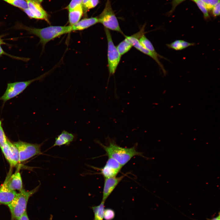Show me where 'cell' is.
<instances>
[{"mask_svg":"<svg viewBox=\"0 0 220 220\" xmlns=\"http://www.w3.org/2000/svg\"><path fill=\"white\" fill-rule=\"evenodd\" d=\"M124 36L131 43L133 46L134 47L138 50L148 56L154 60L161 68L164 74L166 75V70L159 60V58H160V57L154 54L144 47L140 42L139 40V38L136 34L130 36L125 35H124Z\"/></svg>","mask_w":220,"mask_h":220,"instance_id":"9","label":"cell"},{"mask_svg":"<svg viewBox=\"0 0 220 220\" xmlns=\"http://www.w3.org/2000/svg\"><path fill=\"white\" fill-rule=\"evenodd\" d=\"M18 220H29L27 212L23 215Z\"/></svg>","mask_w":220,"mask_h":220,"instance_id":"32","label":"cell"},{"mask_svg":"<svg viewBox=\"0 0 220 220\" xmlns=\"http://www.w3.org/2000/svg\"><path fill=\"white\" fill-rule=\"evenodd\" d=\"M207 220H220V211L218 212V215L216 217H213L211 218H207Z\"/></svg>","mask_w":220,"mask_h":220,"instance_id":"33","label":"cell"},{"mask_svg":"<svg viewBox=\"0 0 220 220\" xmlns=\"http://www.w3.org/2000/svg\"><path fill=\"white\" fill-rule=\"evenodd\" d=\"M43 143L34 144L20 141L13 142L19 152L20 162L26 161L36 155L42 154L41 148Z\"/></svg>","mask_w":220,"mask_h":220,"instance_id":"7","label":"cell"},{"mask_svg":"<svg viewBox=\"0 0 220 220\" xmlns=\"http://www.w3.org/2000/svg\"><path fill=\"white\" fill-rule=\"evenodd\" d=\"M1 148L11 166L14 167L20 162L18 150L13 143L9 140H7L6 143Z\"/></svg>","mask_w":220,"mask_h":220,"instance_id":"8","label":"cell"},{"mask_svg":"<svg viewBox=\"0 0 220 220\" xmlns=\"http://www.w3.org/2000/svg\"><path fill=\"white\" fill-rule=\"evenodd\" d=\"M17 29L26 31L29 33L38 37L39 43L43 47L51 40L63 35L72 32L70 25L67 26H51L42 28L27 27L19 23H17L14 27Z\"/></svg>","mask_w":220,"mask_h":220,"instance_id":"1","label":"cell"},{"mask_svg":"<svg viewBox=\"0 0 220 220\" xmlns=\"http://www.w3.org/2000/svg\"><path fill=\"white\" fill-rule=\"evenodd\" d=\"M27 2L28 9L33 15L34 19L44 20L50 23L48 14L42 7L41 3L31 0H27Z\"/></svg>","mask_w":220,"mask_h":220,"instance_id":"11","label":"cell"},{"mask_svg":"<svg viewBox=\"0 0 220 220\" xmlns=\"http://www.w3.org/2000/svg\"><path fill=\"white\" fill-rule=\"evenodd\" d=\"M115 212L113 210L110 208L105 209L104 218L105 220H112L115 217Z\"/></svg>","mask_w":220,"mask_h":220,"instance_id":"24","label":"cell"},{"mask_svg":"<svg viewBox=\"0 0 220 220\" xmlns=\"http://www.w3.org/2000/svg\"><path fill=\"white\" fill-rule=\"evenodd\" d=\"M47 74V73H45L36 78L27 81L8 83L6 91L0 97V100L2 101L4 103L7 101L21 93L32 82L43 78Z\"/></svg>","mask_w":220,"mask_h":220,"instance_id":"5","label":"cell"},{"mask_svg":"<svg viewBox=\"0 0 220 220\" xmlns=\"http://www.w3.org/2000/svg\"><path fill=\"white\" fill-rule=\"evenodd\" d=\"M40 185L30 191H26L23 189L17 193L12 202L8 205L13 219L18 220L27 212L26 208L28 199L38 191Z\"/></svg>","mask_w":220,"mask_h":220,"instance_id":"3","label":"cell"},{"mask_svg":"<svg viewBox=\"0 0 220 220\" xmlns=\"http://www.w3.org/2000/svg\"><path fill=\"white\" fill-rule=\"evenodd\" d=\"M103 148L108 157L117 161L122 166L126 164L135 156H142L141 152L138 151L135 146L130 148L118 146L114 142L110 141L108 145H105L100 141H97Z\"/></svg>","mask_w":220,"mask_h":220,"instance_id":"2","label":"cell"},{"mask_svg":"<svg viewBox=\"0 0 220 220\" xmlns=\"http://www.w3.org/2000/svg\"><path fill=\"white\" fill-rule=\"evenodd\" d=\"M125 175L105 178L102 201L105 202Z\"/></svg>","mask_w":220,"mask_h":220,"instance_id":"12","label":"cell"},{"mask_svg":"<svg viewBox=\"0 0 220 220\" xmlns=\"http://www.w3.org/2000/svg\"><path fill=\"white\" fill-rule=\"evenodd\" d=\"M15 190L8 188L3 183L0 188V204L8 205L16 196Z\"/></svg>","mask_w":220,"mask_h":220,"instance_id":"14","label":"cell"},{"mask_svg":"<svg viewBox=\"0 0 220 220\" xmlns=\"http://www.w3.org/2000/svg\"><path fill=\"white\" fill-rule=\"evenodd\" d=\"M204 4L208 10H211L213 7L220 0H200Z\"/></svg>","mask_w":220,"mask_h":220,"instance_id":"26","label":"cell"},{"mask_svg":"<svg viewBox=\"0 0 220 220\" xmlns=\"http://www.w3.org/2000/svg\"><path fill=\"white\" fill-rule=\"evenodd\" d=\"M90 0H82V8L84 7L85 6L87 3Z\"/></svg>","mask_w":220,"mask_h":220,"instance_id":"34","label":"cell"},{"mask_svg":"<svg viewBox=\"0 0 220 220\" xmlns=\"http://www.w3.org/2000/svg\"><path fill=\"white\" fill-rule=\"evenodd\" d=\"M6 2L23 10L28 8L27 0H11Z\"/></svg>","mask_w":220,"mask_h":220,"instance_id":"22","label":"cell"},{"mask_svg":"<svg viewBox=\"0 0 220 220\" xmlns=\"http://www.w3.org/2000/svg\"><path fill=\"white\" fill-rule=\"evenodd\" d=\"M98 18V22L102 24L105 28L123 34L112 9L110 0H107L105 7Z\"/></svg>","mask_w":220,"mask_h":220,"instance_id":"4","label":"cell"},{"mask_svg":"<svg viewBox=\"0 0 220 220\" xmlns=\"http://www.w3.org/2000/svg\"></svg>","mask_w":220,"mask_h":220,"instance_id":"38","label":"cell"},{"mask_svg":"<svg viewBox=\"0 0 220 220\" xmlns=\"http://www.w3.org/2000/svg\"><path fill=\"white\" fill-rule=\"evenodd\" d=\"M3 183L8 188L12 190H17L20 191L23 189L22 178L19 172L7 177Z\"/></svg>","mask_w":220,"mask_h":220,"instance_id":"13","label":"cell"},{"mask_svg":"<svg viewBox=\"0 0 220 220\" xmlns=\"http://www.w3.org/2000/svg\"><path fill=\"white\" fill-rule=\"evenodd\" d=\"M52 218L51 217V218H50V219L49 220H52Z\"/></svg>","mask_w":220,"mask_h":220,"instance_id":"36","label":"cell"},{"mask_svg":"<svg viewBox=\"0 0 220 220\" xmlns=\"http://www.w3.org/2000/svg\"><path fill=\"white\" fill-rule=\"evenodd\" d=\"M82 0H72L66 8L68 11L71 10L79 6H82Z\"/></svg>","mask_w":220,"mask_h":220,"instance_id":"27","label":"cell"},{"mask_svg":"<svg viewBox=\"0 0 220 220\" xmlns=\"http://www.w3.org/2000/svg\"><path fill=\"white\" fill-rule=\"evenodd\" d=\"M4 0V1H7V0Z\"/></svg>","mask_w":220,"mask_h":220,"instance_id":"37","label":"cell"},{"mask_svg":"<svg viewBox=\"0 0 220 220\" xmlns=\"http://www.w3.org/2000/svg\"><path fill=\"white\" fill-rule=\"evenodd\" d=\"M6 43L4 42L3 40L2 39L1 37H0V44H6Z\"/></svg>","mask_w":220,"mask_h":220,"instance_id":"35","label":"cell"},{"mask_svg":"<svg viewBox=\"0 0 220 220\" xmlns=\"http://www.w3.org/2000/svg\"><path fill=\"white\" fill-rule=\"evenodd\" d=\"M185 0H173L171 3L172 7L171 10L168 13V14L170 15L174 11L176 7L179 4Z\"/></svg>","mask_w":220,"mask_h":220,"instance_id":"30","label":"cell"},{"mask_svg":"<svg viewBox=\"0 0 220 220\" xmlns=\"http://www.w3.org/2000/svg\"><path fill=\"white\" fill-rule=\"evenodd\" d=\"M133 47V46L128 40L126 38L121 42L116 48L120 55L121 56L129 51Z\"/></svg>","mask_w":220,"mask_h":220,"instance_id":"20","label":"cell"},{"mask_svg":"<svg viewBox=\"0 0 220 220\" xmlns=\"http://www.w3.org/2000/svg\"><path fill=\"white\" fill-rule=\"evenodd\" d=\"M99 2V0H90L83 8L86 10H87L95 7Z\"/></svg>","mask_w":220,"mask_h":220,"instance_id":"28","label":"cell"},{"mask_svg":"<svg viewBox=\"0 0 220 220\" xmlns=\"http://www.w3.org/2000/svg\"><path fill=\"white\" fill-rule=\"evenodd\" d=\"M212 15L214 17H216L220 15V2L216 4L212 8Z\"/></svg>","mask_w":220,"mask_h":220,"instance_id":"31","label":"cell"},{"mask_svg":"<svg viewBox=\"0 0 220 220\" xmlns=\"http://www.w3.org/2000/svg\"><path fill=\"white\" fill-rule=\"evenodd\" d=\"M139 40L141 45L150 51L159 56L161 58L167 60L166 58L157 53L151 42L146 37L144 34L140 38Z\"/></svg>","mask_w":220,"mask_h":220,"instance_id":"19","label":"cell"},{"mask_svg":"<svg viewBox=\"0 0 220 220\" xmlns=\"http://www.w3.org/2000/svg\"><path fill=\"white\" fill-rule=\"evenodd\" d=\"M107 43V57L108 67L110 75L115 72L121 59V55L113 42L111 33L109 30L105 28Z\"/></svg>","mask_w":220,"mask_h":220,"instance_id":"6","label":"cell"},{"mask_svg":"<svg viewBox=\"0 0 220 220\" xmlns=\"http://www.w3.org/2000/svg\"><path fill=\"white\" fill-rule=\"evenodd\" d=\"M105 202L102 201L98 205L93 207L92 208L94 213V220H103L105 210Z\"/></svg>","mask_w":220,"mask_h":220,"instance_id":"21","label":"cell"},{"mask_svg":"<svg viewBox=\"0 0 220 220\" xmlns=\"http://www.w3.org/2000/svg\"><path fill=\"white\" fill-rule=\"evenodd\" d=\"M1 45L0 44V56H1L2 55H6L15 59L20 60L24 61H27L29 60V58L14 56L7 53L2 48Z\"/></svg>","mask_w":220,"mask_h":220,"instance_id":"29","label":"cell"},{"mask_svg":"<svg viewBox=\"0 0 220 220\" xmlns=\"http://www.w3.org/2000/svg\"><path fill=\"white\" fill-rule=\"evenodd\" d=\"M98 23V20L97 17L85 18L79 20L75 24L71 26L72 31L73 32L82 31L87 29Z\"/></svg>","mask_w":220,"mask_h":220,"instance_id":"16","label":"cell"},{"mask_svg":"<svg viewBox=\"0 0 220 220\" xmlns=\"http://www.w3.org/2000/svg\"></svg>","mask_w":220,"mask_h":220,"instance_id":"39","label":"cell"},{"mask_svg":"<svg viewBox=\"0 0 220 220\" xmlns=\"http://www.w3.org/2000/svg\"><path fill=\"white\" fill-rule=\"evenodd\" d=\"M167 46L169 49L176 50H180L189 46H193L195 44L190 43L184 40H177L170 44H167Z\"/></svg>","mask_w":220,"mask_h":220,"instance_id":"18","label":"cell"},{"mask_svg":"<svg viewBox=\"0 0 220 220\" xmlns=\"http://www.w3.org/2000/svg\"><path fill=\"white\" fill-rule=\"evenodd\" d=\"M8 139L5 135L0 120V147L1 148L7 142Z\"/></svg>","mask_w":220,"mask_h":220,"instance_id":"25","label":"cell"},{"mask_svg":"<svg viewBox=\"0 0 220 220\" xmlns=\"http://www.w3.org/2000/svg\"><path fill=\"white\" fill-rule=\"evenodd\" d=\"M75 136L72 134L63 130L61 133L55 138V142L50 148L63 145H69L75 139Z\"/></svg>","mask_w":220,"mask_h":220,"instance_id":"15","label":"cell"},{"mask_svg":"<svg viewBox=\"0 0 220 220\" xmlns=\"http://www.w3.org/2000/svg\"><path fill=\"white\" fill-rule=\"evenodd\" d=\"M192 0L196 3L199 8L202 12L205 19H208L210 18V16L208 10L204 3L200 0Z\"/></svg>","mask_w":220,"mask_h":220,"instance_id":"23","label":"cell"},{"mask_svg":"<svg viewBox=\"0 0 220 220\" xmlns=\"http://www.w3.org/2000/svg\"><path fill=\"white\" fill-rule=\"evenodd\" d=\"M83 14L82 6H79L69 11L68 21L69 25L72 26L79 22Z\"/></svg>","mask_w":220,"mask_h":220,"instance_id":"17","label":"cell"},{"mask_svg":"<svg viewBox=\"0 0 220 220\" xmlns=\"http://www.w3.org/2000/svg\"><path fill=\"white\" fill-rule=\"evenodd\" d=\"M123 166L114 159L108 157L105 165L100 169V174L105 178L116 177L120 171Z\"/></svg>","mask_w":220,"mask_h":220,"instance_id":"10","label":"cell"}]
</instances>
